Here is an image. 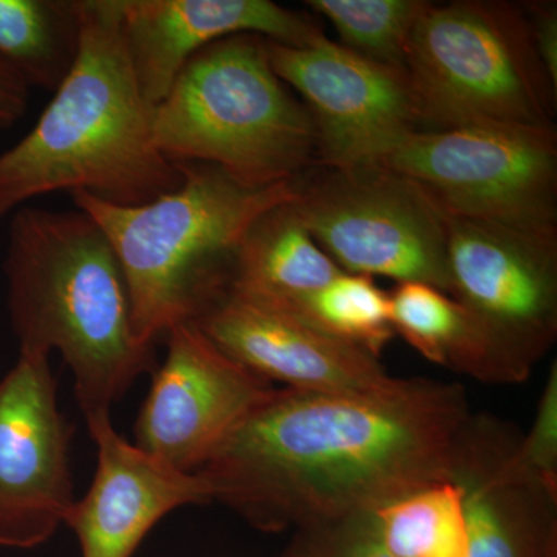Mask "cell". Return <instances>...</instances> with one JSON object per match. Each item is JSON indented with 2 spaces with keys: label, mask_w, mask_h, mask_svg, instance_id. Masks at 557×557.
Returning <instances> with one entry per match:
<instances>
[{
  "label": "cell",
  "mask_w": 557,
  "mask_h": 557,
  "mask_svg": "<svg viewBox=\"0 0 557 557\" xmlns=\"http://www.w3.org/2000/svg\"><path fill=\"white\" fill-rule=\"evenodd\" d=\"M287 309L375 358L395 336L391 296L373 277L362 274L341 273L324 288Z\"/></svg>",
  "instance_id": "21"
},
{
  "label": "cell",
  "mask_w": 557,
  "mask_h": 557,
  "mask_svg": "<svg viewBox=\"0 0 557 557\" xmlns=\"http://www.w3.org/2000/svg\"><path fill=\"white\" fill-rule=\"evenodd\" d=\"M520 472L557 497V366L553 364L536 418L525 438L515 450Z\"/></svg>",
  "instance_id": "24"
},
{
  "label": "cell",
  "mask_w": 557,
  "mask_h": 557,
  "mask_svg": "<svg viewBox=\"0 0 557 557\" xmlns=\"http://www.w3.org/2000/svg\"><path fill=\"white\" fill-rule=\"evenodd\" d=\"M519 438L491 417L471 416L453 479L463 494L469 557H556V504L515 463Z\"/></svg>",
  "instance_id": "16"
},
{
  "label": "cell",
  "mask_w": 557,
  "mask_h": 557,
  "mask_svg": "<svg viewBox=\"0 0 557 557\" xmlns=\"http://www.w3.org/2000/svg\"><path fill=\"white\" fill-rule=\"evenodd\" d=\"M304 225L344 273L428 284L448 295L446 214L380 164L314 166L293 180Z\"/></svg>",
  "instance_id": "7"
},
{
  "label": "cell",
  "mask_w": 557,
  "mask_h": 557,
  "mask_svg": "<svg viewBox=\"0 0 557 557\" xmlns=\"http://www.w3.org/2000/svg\"><path fill=\"white\" fill-rule=\"evenodd\" d=\"M448 295L531 373L557 336V231L446 215Z\"/></svg>",
  "instance_id": "9"
},
{
  "label": "cell",
  "mask_w": 557,
  "mask_h": 557,
  "mask_svg": "<svg viewBox=\"0 0 557 557\" xmlns=\"http://www.w3.org/2000/svg\"><path fill=\"white\" fill-rule=\"evenodd\" d=\"M119 5L132 67L152 109L190 58L218 40L249 33L302 49L325 36L317 17L270 0H119Z\"/></svg>",
  "instance_id": "15"
},
{
  "label": "cell",
  "mask_w": 557,
  "mask_h": 557,
  "mask_svg": "<svg viewBox=\"0 0 557 557\" xmlns=\"http://www.w3.org/2000/svg\"><path fill=\"white\" fill-rule=\"evenodd\" d=\"M178 168L177 188L148 203L123 207L70 194L108 236L129 288L135 333L153 347L230 284L252 223L295 199L293 182L252 189L211 164Z\"/></svg>",
  "instance_id": "4"
},
{
  "label": "cell",
  "mask_w": 557,
  "mask_h": 557,
  "mask_svg": "<svg viewBox=\"0 0 557 557\" xmlns=\"http://www.w3.org/2000/svg\"><path fill=\"white\" fill-rule=\"evenodd\" d=\"M3 271L20 351H58L84 418L110 413L157 368L138 339L120 260L86 212L25 207L11 220Z\"/></svg>",
  "instance_id": "3"
},
{
  "label": "cell",
  "mask_w": 557,
  "mask_h": 557,
  "mask_svg": "<svg viewBox=\"0 0 557 557\" xmlns=\"http://www.w3.org/2000/svg\"><path fill=\"white\" fill-rule=\"evenodd\" d=\"M193 324L234 361L273 384L329 394H376L397 387L380 358L322 332L296 311L228 284Z\"/></svg>",
  "instance_id": "13"
},
{
  "label": "cell",
  "mask_w": 557,
  "mask_h": 557,
  "mask_svg": "<svg viewBox=\"0 0 557 557\" xmlns=\"http://www.w3.org/2000/svg\"><path fill=\"white\" fill-rule=\"evenodd\" d=\"M72 437L50 355L20 351L0 379V548L39 547L65 525Z\"/></svg>",
  "instance_id": "11"
},
{
  "label": "cell",
  "mask_w": 557,
  "mask_h": 557,
  "mask_svg": "<svg viewBox=\"0 0 557 557\" xmlns=\"http://www.w3.org/2000/svg\"><path fill=\"white\" fill-rule=\"evenodd\" d=\"M471 416L463 387L432 380L376 394L276 387L197 472L258 530L298 531L449 482Z\"/></svg>",
  "instance_id": "1"
},
{
  "label": "cell",
  "mask_w": 557,
  "mask_h": 557,
  "mask_svg": "<svg viewBox=\"0 0 557 557\" xmlns=\"http://www.w3.org/2000/svg\"><path fill=\"white\" fill-rule=\"evenodd\" d=\"M287 557H397L383 544L372 512L300 528Z\"/></svg>",
  "instance_id": "23"
},
{
  "label": "cell",
  "mask_w": 557,
  "mask_h": 557,
  "mask_svg": "<svg viewBox=\"0 0 557 557\" xmlns=\"http://www.w3.org/2000/svg\"><path fill=\"white\" fill-rule=\"evenodd\" d=\"M372 518L394 556L469 557L463 494L450 480L399 497Z\"/></svg>",
  "instance_id": "20"
},
{
  "label": "cell",
  "mask_w": 557,
  "mask_h": 557,
  "mask_svg": "<svg viewBox=\"0 0 557 557\" xmlns=\"http://www.w3.org/2000/svg\"><path fill=\"white\" fill-rule=\"evenodd\" d=\"M405 70L421 129L555 127L557 89L522 3H429L410 35Z\"/></svg>",
  "instance_id": "6"
},
{
  "label": "cell",
  "mask_w": 557,
  "mask_h": 557,
  "mask_svg": "<svg viewBox=\"0 0 557 557\" xmlns=\"http://www.w3.org/2000/svg\"><path fill=\"white\" fill-rule=\"evenodd\" d=\"M379 164L416 182L446 215L557 231L556 127L420 129Z\"/></svg>",
  "instance_id": "8"
},
{
  "label": "cell",
  "mask_w": 557,
  "mask_h": 557,
  "mask_svg": "<svg viewBox=\"0 0 557 557\" xmlns=\"http://www.w3.org/2000/svg\"><path fill=\"white\" fill-rule=\"evenodd\" d=\"M30 89L0 61V129H9L25 115Z\"/></svg>",
  "instance_id": "26"
},
{
  "label": "cell",
  "mask_w": 557,
  "mask_h": 557,
  "mask_svg": "<svg viewBox=\"0 0 557 557\" xmlns=\"http://www.w3.org/2000/svg\"><path fill=\"white\" fill-rule=\"evenodd\" d=\"M274 73L309 109L318 166L379 164L421 129L405 69L369 60L327 38L310 47L267 39Z\"/></svg>",
  "instance_id": "10"
},
{
  "label": "cell",
  "mask_w": 557,
  "mask_h": 557,
  "mask_svg": "<svg viewBox=\"0 0 557 557\" xmlns=\"http://www.w3.org/2000/svg\"><path fill=\"white\" fill-rule=\"evenodd\" d=\"M152 134L171 163L211 164L252 189L318 166L309 109L274 73L267 39L249 33L190 58L153 108Z\"/></svg>",
  "instance_id": "5"
},
{
  "label": "cell",
  "mask_w": 557,
  "mask_h": 557,
  "mask_svg": "<svg viewBox=\"0 0 557 557\" xmlns=\"http://www.w3.org/2000/svg\"><path fill=\"white\" fill-rule=\"evenodd\" d=\"M534 49L548 79L557 89V3L552 0L523 2Z\"/></svg>",
  "instance_id": "25"
},
{
  "label": "cell",
  "mask_w": 557,
  "mask_h": 557,
  "mask_svg": "<svg viewBox=\"0 0 557 557\" xmlns=\"http://www.w3.org/2000/svg\"><path fill=\"white\" fill-rule=\"evenodd\" d=\"M164 341L166 358L152 370L134 443L180 471L197 472L276 387L223 354L193 322Z\"/></svg>",
  "instance_id": "12"
},
{
  "label": "cell",
  "mask_w": 557,
  "mask_h": 557,
  "mask_svg": "<svg viewBox=\"0 0 557 557\" xmlns=\"http://www.w3.org/2000/svg\"><path fill=\"white\" fill-rule=\"evenodd\" d=\"M86 423L97 445V472L65 520L83 557H132L170 512L211 504V487L199 472L180 471L127 442L110 413Z\"/></svg>",
  "instance_id": "14"
},
{
  "label": "cell",
  "mask_w": 557,
  "mask_h": 557,
  "mask_svg": "<svg viewBox=\"0 0 557 557\" xmlns=\"http://www.w3.org/2000/svg\"><path fill=\"white\" fill-rule=\"evenodd\" d=\"M388 296L394 332L429 361L490 384L523 383L531 375L479 318L442 289L403 282Z\"/></svg>",
  "instance_id": "17"
},
{
  "label": "cell",
  "mask_w": 557,
  "mask_h": 557,
  "mask_svg": "<svg viewBox=\"0 0 557 557\" xmlns=\"http://www.w3.org/2000/svg\"><path fill=\"white\" fill-rule=\"evenodd\" d=\"M293 200L252 223L230 281L233 287L285 307L309 298L344 273L319 247Z\"/></svg>",
  "instance_id": "18"
},
{
  "label": "cell",
  "mask_w": 557,
  "mask_h": 557,
  "mask_svg": "<svg viewBox=\"0 0 557 557\" xmlns=\"http://www.w3.org/2000/svg\"><path fill=\"white\" fill-rule=\"evenodd\" d=\"M426 0H309L306 5L336 28L343 46L369 60L405 69L410 35Z\"/></svg>",
  "instance_id": "22"
},
{
  "label": "cell",
  "mask_w": 557,
  "mask_h": 557,
  "mask_svg": "<svg viewBox=\"0 0 557 557\" xmlns=\"http://www.w3.org/2000/svg\"><path fill=\"white\" fill-rule=\"evenodd\" d=\"M79 46V0H0V61L28 89L57 90Z\"/></svg>",
  "instance_id": "19"
},
{
  "label": "cell",
  "mask_w": 557,
  "mask_h": 557,
  "mask_svg": "<svg viewBox=\"0 0 557 557\" xmlns=\"http://www.w3.org/2000/svg\"><path fill=\"white\" fill-rule=\"evenodd\" d=\"M79 13L75 65L35 127L0 153V222L58 190L134 207L182 183L153 141V109L132 67L119 0H79Z\"/></svg>",
  "instance_id": "2"
}]
</instances>
